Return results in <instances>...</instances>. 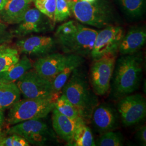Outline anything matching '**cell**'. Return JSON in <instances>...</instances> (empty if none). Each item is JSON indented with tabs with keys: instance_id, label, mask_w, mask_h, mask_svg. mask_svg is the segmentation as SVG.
I'll return each instance as SVG.
<instances>
[{
	"instance_id": "36",
	"label": "cell",
	"mask_w": 146,
	"mask_h": 146,
	"mask_svg": "<svg viewBox=\"0 0 146 146\" xmlns=\"http://www.w3.org/2000/svg\"><path fill=\"white\" fill-rule=\"evenodd\" d=\"M75 1V0H68V1Z\"/></svg>"
},
{
	"instance_id": "34",
	"label": "cell",
	"mask_w": 146,
	"mask_h": 146,
	"mask_svg": "<svg viewBox=\"0 0 146 146\" xmlns=\"http://www.w3.org/2000/svg\"><path fill=\"white\" fill-rule=\"evenodd\" d=\"M82 1H84V2H89V3H93L94 2L96 1L97 0H81Z\"/></svg>"
},
{
	"instance_id": "31",
	"label": "cell",
	"mask_w": 146,
	"mask_h": 146,
	"mask_svg": "<svg viewBox=\"0 0 146 146\" xmlns=\"http://www.w3.org/2000/svg\"><path fill=\"white\" fill-rule=\"evenodd\" d=\"M5 120V117L3 113V110L0 109V129H1V128L4 125Z\"/></svg>"
},
{
	"instance_id": "9",
	"label": "cell",
	"mask_w": 146,
	"mask_h": 146,
	"mask_svg": "<svg viewBox=\"0 0 146 146\" xmlns=\"http://www.w3.org/2000/svg\"><path fill=\"white\" fill-rule=\"evenodd\" d=\"M117 110L125 127L139 124L146 116V100L142 94H129L119 100Z\"/></svg>"
},
{
	"instance_id": "20",
	"label": "cell",
	"mask_w": 146,
	"mask_h": 146,
	"mask_svg": "<svg viewBox=\"0 0 146 146\" xmlns=\"http://www.w3.org/2000/svg\"><path fill=\"white\" fill-rule=\"evenodd\" d=\"M123 14L131 20H140L146 11V0H114Z\"/></svg>"
},
{
	"instance_id": "30",
	"label": "cell",
	"mask_w": 146,
	"mask_h": 146,
	"mask_svg": "<svg viewBox=\"0 0 146 146\" xmlns=\"http://www.w3.org/2000/svg\"><path fill=\"white\" fill-rule=\"evenodd\" d=\"M136 139L141 146L146 145V125L141 127L136 133Z\"/></svg>"
},
{
	"instance_id": "25",
	"label": "cell",
	"mask_w": 146,
	"mask_h": 146,
	"mask_svg": "<svg viewBox=\"0 0 146 146\" xmlns=\"http://www.w3.org/2000/svg\"><path fill=\"white\" fill-rule=\"evenodd\" d=\"M95 146H123L125 139L123 134L120 131H110L104 133L96 140Z\"/></svg>"
},
{
	"instance_id": "23",
	"label": "cell",
	"mask_w": 146,
	"mask_h": 146,
	"mask_svg": "<svg viewBox=\"0 0 146 146\" xmlns=\"http://www.w3.org/2000/svg\"><path fill=\"white\" fill-rule=\"evenodd\" d=\"M20 58L17 49L5 43L0 45V73L7 70Z\"/></svg>"
},
{
	"instance_id": "12",
	"label": "cell",
	"mask_w": 146,
	"mask_h": 146,
	"mask_svg": "<svg viewBox=\"0 0 146 146\" xmlns=\"http://www.w3.org/2000/svg\"><path fill=\"white\" fill-rule=\"evenodd\" d=\"M90 121L95 131L102 134L115 131L120 126V117L117 109L110 104H98L94 109Z\"/></svg>"
},
{
	"instance_id": "24",
	"label": "cell",
	"mask_w": 146,
	"mask_h": 146,
	"mask_svg": "<svg viewBox=\"0 0 146 146\" xmlns=\"http://www.w3.org/2000/svg\"><path fill=\"white\" fill-rule=\"evenodd\" d=\"M55 108L63 115H65L74 122H75L78 118L81 117L78 110L64 94H62L56 100L55 102Z\"/></svg>"
},
{
	"instance_id": "21",
	"label": "cell",
	"mask_w": 146,
	"mask_h": 146,
	"mask_svg": "<svg viewBox=\"0 0 146 146\" xmlns=\"http://www.w3.org/2000/svg\"><path fill=\"white\" fill-rule=\"evenodd\" d=\"M93 133L87 123L80 117L75 122L73 141L70 146H95Z\"/></svg>"
},
{
	"instance_id": "1",
	"label": "cell",
	"mask_w": 146,
	"mask_h": 146,
	"mask_svg": "<svg viewBox=\"0 0 146 146\" xmlns=\"http://www.w3.org/2000/svg\"><path fill=\"white\" fill-rule=\"evenodd\" d=\"M143 55L137 52L121 55L116 60L110 83V98L119 100L136 91L143 76Z\"/></svg>"
},
{
	"instance_id": "4",
	"label": "cell",
	"mask_w": 146,
	"mask_h": 146,
	"mask_svg": "<svg viewBox=\"0 0 146 146\" xmlns=\"http://www.w3.org/2000/svg\"><path fill=\"white\" fill-rule=\"evenodd\" d=\"M68 2L71 13L83 25L102 29L118 23L117 14L107 0H97L93 3L81 0Z\"/></svg>"
},
{
	"instance_id": "6",
	"label": "cell",
	"mask_w": 146,
	"mask_h": 146,
	"mask_svg": "<svg viewBox=\"0 0 146 146\" xmlns=\"http://www.w3.org/2000/svg\"><path fill=\"white\" fill-rule=\"evenodd\" d=\"M7 133L21 136L35 146H44L58 140L55 133L42 119L27 120L14 125Z\"/></svg>"
},
{
	"instance_id": "5",
	"label": "cell",
	"mask_w": 146,
	"mask_h": 146,
	"mask_svg": "<svg viewBox=\"0 0 146 146\" xmlns=\"http://www.w3.org/2000/svg\"><path fill=\"white\" fill-rule=\"evenodd\" d=\"M58 96L20 100L9 108L7 122L14 125L27 120L47 117L55 107Z\"/></svg>"
},
{
	"instance_id": "16",
	"label": "cell",
	"mask_w": 146,
	"mask_h": 146,
	"mask_svg": "<svg viewBox=\"0 0 146 146\" xmlns=\"http://www.w3.org/2000/svg\"><path fill=\"white\" fill-rule=\"evenodd\" d=\"M28 0H7L0 12V20L8 25H17L30 8Z\"/></svg>"
},
{
	"instance_id": "26",
	"label": "cell",
	"mask_w": 146,
	"mask_h": 146,
	"mask_svg": "<svg viewBox=\"0 0 146 146\" xmlns=\"http://www.w3.org/2000/svg\"><path fill=\"white\" fill-rule=\"evenodd\" d=\"M71 14L68 0H56L54 23L66 21L70 16Z\"/></svg>"
},
{
	"instance_id": "10",
	"label": "cell",
	"mask_w": 146,
	"mask_h": 146,
	"mask_svg": "<svg viewBox=\"0 0 146 146\" xmlns=\"http://www.w3.org/2000/svg\"><path fill=\"white\" fill-rule=\"evenodd\" d=\"M125 33L123 28L118 25L106 27L98 31L90 53L91 58L94 60L107 54H117Z\"/></svg>"
},
{
	"instance_id": "15",
	"label": "cell",
	"mask_w": 146,
	"mask_h": 146,
	"mask_svg": "<svg viewBox=\"0 0 146 146\" xmlns=\"http://www.w3.org/2000/svg\"><path fill=\"white\" fill-rule=\"evenodd\" d=\"M146 42V27L135 26L125 33L120 43L119 52L121 55L131 54L140 50Z\"/></svg>"
},
{
	"instance_id": "2",
	"label": "cell",
	"mask_w": 146,
	"mask_h": 146,
	"mask_svg": "<svg viewBox=\"0 0 146 146\" xmlns=\"http://www.w3.org/2000/svg\"><path fill=\"white\" fill-rule=\"evenodd\" d=\"M98 31L75 20L63 23L55 33V40L66 54L90 55Z\"/></svg>"
},
{
	"instance_id": "3",
	"label": "cell",
	"mask_w": 146,
	"mask_h": 146,
	"mask_svg": "<svg viewBox=\"0 0 146 146\" xmlns=\"http://www.w3.org/2000/svg\"><path fill=\"white\" fill-rule=\"evenodd\" d=\"M81 67L73 72L61 90L78 110L80 116L88 124L99 101L87 74Z\"/></svg>"
},
{
	"instance_id": "27",
	"label": "cell",
	"mask_w": 146,
	"mask_h": 146,
	"mask_svg": "<svg viewBox=\"0 0 146 146\" xmlns=\"http://www.w3.org/2000/svg\"><path fill=\"white\" fill-rule=\"evenodd\" d=\"M33 2L36 9L54 22L56 0H33Z\"/></svg>"
},
{
	"instance_id": "17",
	"label": "cell",
	"mask_w": 146,
	"mask_h": 146,
	"mask_svg": "<svg viewBox=\"0 0 146 146\" xmlns=\"http://www.w3.org/2000/svg\"><path fill=\"white\" fill-rule=\"evenodd\" d=\"M52 112L54 132L58 137L67 143V146H70L73 141L75 122L63 115L55 107Z\"/></svg>"
},
{
	"instance_id": "22",
	"label": "cell",
	"mask_w": 146,
	"mask_h": 146,
	"mask_svg": "<svg viewBox=\"0 0 146 146\" xmlns=\"http://www.w3.org/2000/svg\"><path fill=\"white\" fill-rule=\"evenodd\" d=\"M33 66V63L31 60L25 55L7 70L0 73V78L15 82L25 73L31 69Z\"/></svg>"
},
{
	"instance_id": "18",
	"label": "cell",
	"mask_w": 146,
	"mask_h": 146,
	"mask_svg": "<svg viewBox=\"0 0 146 146\" xmlns=\"http://www.w3.org/2000/svg\"><path fill=\"white\" fill-rule=\"evenodd\" d=\"M84 62V57L75 55L67 54V59L62 71L53 79L52 86L54 93L58 94L61 92L64 84L70 77L73 72L82 66Z\"/></svg>"
},
{
	"instance_id": "13",
	"label": "cell",
	"mask_w": 146,
	"mask_h": 146,
	"mask_svg": "<svg viewBox=\"0 0 146 146\" xmlns=\"http://www.w3.org/2000/svg\"><path fill=\"white\" fill-rule=\"evenodd\" d=\"M56 43L54 38L48 36H31L16 42L19 52L26 55L41 58L54 52Z\"/></svg>"
},
{
	"instance_id": "11",
	"label": "cell",
	"mask_w": 146,
	"mask_h": 146,
	"mask_svg": "<svg viewBox=\"0 0 146 146\" xmlns=\"http://www.w3.org/2000/svg\"><path fill=\"white\" fill-rule=\"evenodd\" d=\"M54 23L52 20L36 8H29L22 21L12 32L14 35L19 37L25 36L33 33H45L52 30Z\"/></svg>"
},
{
	"instance_id": "28",
	"label": "cell",
	"mask_w": 146,
	"mask_h": 146,
	"mask_svg": "<svg viewBox=\"0 0 146 146\" xmlns=\"http://www.w3.org/2000/svg\"><path fill=\"white\" fill-rule=\"evenodd\" d=\"M29 142L21 136L15 134L6 136L3 146H29Z\"/></svg>"
},
{
	"instance_id": "33",
	"label": "cell",
	"mask_w": 146,
	"mask_h": 146,
	"mask_svg": "<svg viewBox=\"0 0 146 146\" xmlns=\"http://www.w3.org/2000/svg\"><path fill=\"white\" fill-rule=\"evenodd\" d=\"M7 1V0H0V12L2 9V8H3L4 5H5Z\"/></svg>"
},
{
	"instance_id": "19",
	"label": "cell",
	"mask_w": 146,
	"mask_h": 146,
	"mask_svg": "<svg viewBox=\"0 0 146 146\" xmlns=\"http://www.w3.org/2000/svg\"><path fill=\"white\" fill-rule=\"evenodd\" d=\"M21 99V93L16 82L0 78V109L4 110Z\"/></svg>"
},
{
	"instance_id": "35",
	"label": "cell",
	"mask_w": 146,
	"mask_h": 146,
	"mask_svg": "<svg viewBox=\"0 0 146 146\" xmlns=\"http://www.w3.org/2000/svg\"><path fill=\"white\" fill-rule=\"evenodd\" d=\"M28 1H29V2H33V0H28Z\"/></svg>"
},
{
	"instance_id": "7",
	"label": "cell",
	"mask_w": 146,
	"mask_h": 146,
	"mask_svg": "<svg viewBox=\"0 0 146 146\" xmlns=\"http://www.w3.org/2000/svg\"><path fill=\"white\" fill-rule=\"evenodd\" d=\"M117 57V54H110L93 60L89 80L98 96H104L109 92Z\"/></svg>"
},
{
	"instance_id": "32",
	"label": "cell",
	"mask_w": 146,
	"mask_h": 146,
	"mask_svg": "<svg viewBox=\"0 0 146 146\" xmlns=\"http://www.w3.org/2000/svg\"><path fill=\"white\" fill-rule=\"evenodd\" d=\"M7 134L4 131H2L0 129V146H3V142L5 141Z\"/></svg>"
},
{
	"instance_id": "29",
	"label": "cell",
	"mask_w": 146,
	"mask_h": 146,
	"mask_svg": "<svg viewBox=\"0 0 146 146\" xmlns=\"http://www.w3.org/2000/svg\"><path fill=\"white\" fill-rule=\"evenodd\" d=\"M13 37V32L9 31L6 24L0 22V45L9 43Z\"/></svg>"
},
{
	"instance_id": "8",
	"label": "cell",
	"mask_w": 146,
	"mask_h": 146,
	"mask_svg": "<svg viewBox=\"0 0 146 146\" xmlns=\"http://www.w3.org/2000/svg\"><path fill=\"white\" fill-rule=\"evenodd\" d=\"M21 94L25 99H39L57 96L52 81L43 78L34 69H30L16 81Z\"/></svg>"
},
{
	"instance_id": "14",
	"label": "cell",
	"mask_w": 146,
	"mask_h": 146,
	"mask_svg": "<svg viewBox=\"0 0 146 146\" xmlns=\"http://www.w3.org/2000/svg\"><path fill=\"white\" fill-rule=\"evenodd\" d=\"M67 59V54L52 52L38 58L33 67L38 74L52 81L60 73Z\"/></svg>"
}]
</instances>
